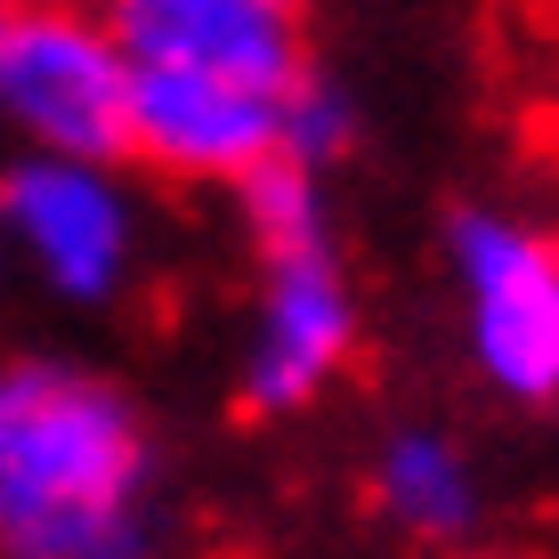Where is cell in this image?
Segmentation results:
<instances>
[{
	"instance_id": "12",
	"label": "cell",
	"mask_w": 559,
	"mask_h": 559,
	"mask_svg": "<svg viewBox=\"0 0 559 559\" xmlns=\"http://www.w3.org/2000/svg\"><path fill=\"white\" fill-rule=\"evenodd\" d=\"M267 9H293V0H267Z\"/></svg>"
},
{
	"instance_id": "4",
	"label": "cell",
	"mask_w": 559,
	"mask_h": 559,
	"mask_svg": "<svg viewBox=\"0 0 559 559\" xmlns=\"http://www.w3.org/2000/svg\"><path fill=\"white\" fill-rule=\"evenodd\" d=\"M0 227L66 300H106L130 276V236H139L106 163H66V154H25L0 179Z\"/></svg>"
},
{
	"instance_id": "7",
	"label": "cell",
	"mask_w": 559,
	"mask_h": 559,
	"mask_svg": "<svg viewBox=\"0 0 559 559\" xmlns=\"http://www.w3.org/2000/svg\"><path fill=\"white\" fill-rule=\"evenodd\" d=\"M357 333L349 284H341L333 252H300V260H267L260 276V317H252V349H243V397L260 414H293L324 381L341 373Z\"/></svg>"
},
{
	"instance_id": "5",
	"label": "cell",
	"mask_w": 559,
	"mask_h": 559,
	"mask_svg": "<svg viewBox=\"0 0 559 559\" xmlns=\"http://www.w3.org/2000/svg\"><path fill=\"white\" fill-rule=\"evenodd\" d=\"M106 25L139 73H211L267 98L300 90L293 9H267V0H114Z\"/></svg>"
},
{
	"instance_id": "3",
	"label": "cell",
	"mask_w": 559,
	"mask_h": 559,
	"mask_svg": "<svg viewBox=\"0 0 559 559\" xmlns=\"http://www.w3.org/2000/svg\"><path fill=\"white\" fill-rule=\"evenodd\" d=\"M447 243H454L462 308H471L478 373L519 406L559 397V252L495 211H462Z\"/></svg>"
},
{
	"instance_id": "1",
	"label": "cell",
	"mask_w": 559,
	"mask_h": 559,
	"mask_svg": "<svg viewBox=\"0 0 559 559\" xmlns=\"http://www.w3.org/2000/svg\"><path fill=\"white\" fill-rule=\"evenodd\" d=\"M0 551L146 559V438L122 390L82 365H0Z\"/></svg>"
},
{
	"instance_id": "10",
	"label": "cell",
	"mask_w": 559,
	"mask_h": 559,
	"mask_svg": "<svg viewBox=\"0 0 559 559\" xmlns=\"http://www.w3.org/2000/svg\"><path fill=\"white\" fill-rule=\"evenodd\" d=\"M341 146H349V106H341L333 90L300 82L293 98H284V163L317 170V163H333Z\"/></svg>"
},
{
	"instance_id": "9",
	"label": "cell",
	"mask_w": 559,
	"mask_h": 559,
	"mask_svg": "<svg viewBox=\"0 0 559 559\" xmlns=\"http://www.w3.org/2000/svg\"><path fill=\"white\" fill-rule=\"evenodd\" d=\"M243 227H252L260 260L324 252V195H317V170H300V163L252 170V179H243Z\"/></svg>"
},
{
	"instance_id": "6",
	"label": "cell",
	"mask_w": 559,
	"mask_h": 559,
	"mask_svg": "<svg viewBox=\"0 0 559 559\" xmlns=\"http://www.w3.org/2000/svg\"><path fill=\"white\" fill-rule=\"evenodd\" d=\"M130 154L179 179H252L284 163V98L211 73H139L130 90Z\"/></svg>"
},
{
	"instance_id": "8",
	"label": "cell",
	"mask_w": 559,
	"mask_h": 559,
	"mask_svg": "<svg viewBox=\"0 0 559 559\" xmlns=\"http://www.w3.org/2000/svg\"><path fill=\"white\" fill-rule=\"evenodd\" d=\"M373 495L421 544H454L478 519V478H471V462L454 454V438H438V430H397L373 462Z\"/></svg>"
},
{
	"instance_id": "11",
	"label": "cell",
	"mask_w": 559,
	"mask_h": 559,
	"mask_svg": "<svg viewBox=\"0 0 559 559\" xmlns=\"http://www.w3.org/2000/svg\"><path fill=\"white\" fill-rule=\"evenodd\" d=\"M16 25H25V9L0 0V82H9V57H16Z\"/></svg>"
},
{
	"instance_id": "2",
	"label": "cell",
	"mask_w": 559,
	"mask_h": 559,
	"mask_svg": "<svg viewBox=\"0 0 559 559\" xmlns=\"http://www.w3.org/2000/svg\"><path fill=\"white\" fill-rule=\"evenodd\" d=\"M130 90H139V66L114 41L106 16L25 9L0 106H9V122L33 139V154L114 163V154L130 146Z\"/></svg>"
}]
</instances>
